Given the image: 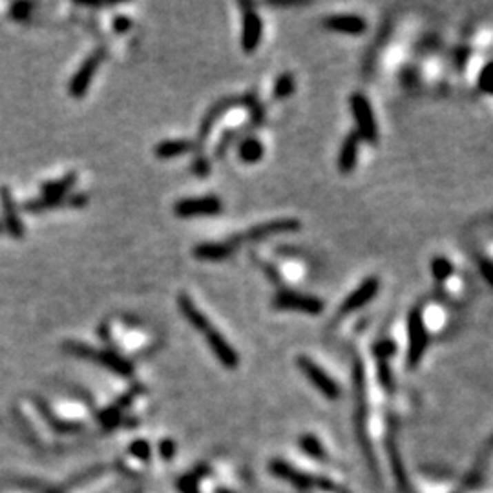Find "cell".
<instances>
[{"label": "cell", "instance_id": "6da1fadb", "mask_svg": "<svg viewBox=\"0 0 493 493\" xmlns=\"http://www.w3.org/2000/svg\"><path fill=\"white\" fill-rule=\"evenodd\" d=\"M64 349H66L70 354H75V356H81V359H88V360H97L104 365V368L112 369L115 373L119 374H132L134 371V365H132L125 356H121L119 353L115 351H110V349H94L86 345V343H79V342H66L64 343Z\"/></svg>", "mask_w": 493, "mask_h": 493}, {"label": "cell", "instance_id": "7a4b0ae2", "mask_svg": "<svg viewBox=\"0 0 493 493\" xmlns=\"http://www.w3.org/2000/svg\"><path fill=\"white\" fill-rule=\"evenodd\" d=\"M427 329L421 309H413L408 318V362L410 365H416L421 362L427 349Z\"/></svg>", "mask_w": 493, "mask_h": 493}, {"label": "cell", "instance_id": "3957f363", "mask_svg": "<svg viewBox=\"0 0 493 493\" xmlns=\"http://www.w3.org/2000/svg\"><path fill=\"white\" fill-rule=\"evenodd\" d=\"M103 59H104V52L103 50H99V52L88 55L86 61L79 66V70L75 72L72 81H70V86H68V92H70L72 97L81 99L86 95L90 84H92V79L95 77V72H97L101 63H103Z\"/></svg>", "mask_w": 493, "mask_h": 493}, {"label": "cell", "instance_id": "277c9868", "mask_svg": "<svg viewBox=\"0 0 493 493\" xmlns=\"http://www.w3.org/2000/svg\"><path fill=\"white\" fill-rule=\"evenodd\" d=\"M351 112H353L354 123H356V134L363 137L365 141H376V121H374V114L371 104L362 94H354L351 97Z\"/></svg>", "mask_w": 493, "mask_h": 493}, {"label": "cell", "instance_id": "5b68a950", "mask_svg": "<svg viewBox=\"0 0 493 493\" xmlns=\"http://www.w3.org/2000/svg\"><path fill=\"white\" fill-rule=\"evenodd\" d=\"M221 201L216 196L205 197H188V199H179L174 205V212L179 218H194V216H216L221 212Z\"/></svg>", "mask_w": 493, "mask_h": 493}, {"label": "cell", "instance_id": "8992f818", "mask_svg": "<svg viewBox=\"0 0 493 493\" xmlns=\"http://www.w3.org/2000/svg\"><path fill=\"white\" fill-rule=\"evenodd\" d=\"M276 309L283 311H298L305 314H320L323 311V301L314 298V296L298 294L294 291H281L274 298Z\"/></svg>", "mask_w": 493, "mask_h": 493}, {"label": "cell", "instance_id": "52a82bcc", "mask_svg": "<svg viewBox=\"0 0 493 493\" xmlns=\"http://www.w3.org/2000/svg\"><path fill=\"white\" fill-rule=\"evenodd\" d=\"M301 229V223L298 219L287 218V219H274V221H267V223H260L249 229L247 232L239 234L238 238L232 239L236 241H254V239H265L269 236H278V234L294 232V230Z\"/></svg>", "mask_w": 493, "mask_h": 493}, {"label": "cell", "instance_id": "ba28073f", "mask_svg": "<svg viewBox=\"0 0 493 493\" xmlns=\"http://www.w3.org/2000/svg\"><path fill=\"white\" fill-rule=\"evenodd\" d=\"M298 365H300L301 371L307 374V379L311 380L312 384L316 385L318 390L322 391L328 399H338L340 390H338L336 382H334L318 363H314L311 359H307V356H300V359H298Z\"/></svg>", "mask_w": 493, "mask_h": 493}, {"label": "cell", "instance_id": "9c48e42d", "mask_svg": "<svg viewBox=\"0 0 493 493\" xmlns=\"http://www.w3.org/2000/svg\"><path fill=\"white\" fill-rule=\"evenodd\" d=\"M263 37V24L260 15L249 6H245L243 13V32H241V50L245 53H254L258 50Z\"/></svg>", "mask_w": 493, "mask_h": 493}, {"label": "cell", "instance_id": "30bf717a", "mask_svg": "<svg viewBox=\"0 0 493 493\" xmlns=\"http://www.w3.org/2000/svg\"><path fill=\"white\" fill-rule=\"evenodd\" d=\"M379 287H380L379 278H374V276L368 278L362 285L356 287V289H354L345 300H343L342 307H340V312H342V314H349V312H354L359 311V309H362L365 303H369V301L376 296Z\"/></svg>", "mask_w": 493, "mask_h": 493}, {"label": "cell", "instance_id": "8fae6325", "mask_svg": "<svg viewBox=\"0 0 493 493\" xmlns=\"http://www.w3.org/2000/svg\"><path fill=\"white\" fill-rule=\"evenodd\" d=\"M205 334H207L205 338H207V342H208V345H210V349H212V353L216 354V359L223 363L227 369L238 368L239 356H238V353L234 351L232 345L227 342V338H225L223 334L218 331V329H214V328L208 329Z\"/></svg>", "mask_w": 493, "mask_h": 493}, {"label": "cell", "instance_id": "7c38bea8", "mask_svg": "<svg viewBox=\"0 0 493 493\" xmlns=\"http://www.w3.org/2000/svg\"><path fill=\"white\" fill-rule=\"evenodd\" d=\"M88 203V196L86 194H73V196L64 197H44L41 199H32L24 205V210L28 212H42L48 208H59V207H75L83 208Z\"/></svg>", "mask_w": 493, "mask_h": 493}, {"label": "cell", "instance_id": "4fadbf2b", "mask_svg": "<svg viewBox=\"0 0 493 493\" xmlns=\"http://www.w3.org/2000/svg\"><path fill=\"white\" fill-rule=\"evenodd\" d=\"M0 203H2V219H4L6 230L15 239H21L24 236V225L19 219L15 199L11 196L10 188H0Z\"/></svg>", "mask_w": 493, "mask_h": 493}, {"label": "cell", "instance_id": "5bb4252c", "mask_svg": "<svg viewBox=\"0 0 493 493\" xmlns=\"http://www.w3.org/2000/svg\"><path fill=\"white\" fill-rule=\"evenodd\" d=\"M323 26L336 33L345 35H362L368 30V24L359 15H334L323 21Z\"/></svg>", "mask_w": 493, "mask_h": 493}, {"label": "cell", "instance_id": "9a60e30c", "mask_svg": "<svg viewBox=\"0 0 493 493\" xmlns=\"http://www.w3.org/2000/svg\"><path fill=\"white\" fill-rule=\"evenodd\" d=\"M177 307H179V311H181L183 316L187 318V322L190 323L194 329H197V331L207 332L208 329L212 328L210 322H208V318L197 309L196 303L192 301V298H190L188 294H185V292H181V294L177 296Z\"/></svg>", "mask_w": 493, "mask_h": 493}, {"label": "cell", "instance_id": "2e32d148", "mask_svg": "<svg viewBox=\"0 0 493 493\" xmlns=\"http://www.w3.org/2000/svg\"><path fill=\"white\" fill-rule=\"evenodd\" d=\"M359 146H360V135L356 132L349 134L343 139V145L338 154V170L342 174H349L354 170L356 166V159H359Z\"/></svg>", "mask_w": 493, "mask_h": 493}, {"label": "cell", "instance_id": "e0dca14e", "mask_svg": "<svg viewBox=\"0 0 493 493\" xmlns=\"http://www.w3.org/2000/svg\"><path fill=\"white\" fill-rule=\"evenodd\" d=\"M236 249V243L229 241V243H201L196 245L192 250V254L199 260L205 261H219L229 258Z\"/></svg>", "mask_w": 493, "mask_h": 493}, {"label": "cell", "instance_id": "ac0fdd59", "mask_svg": "<svg viewBox=\"0 0 493 493\" xmlns=\"http://www.w3.org/2000/svg\"><path fill=\"white\" fill-rule=\"evenodd\" d=\"M236 104H239V99H223V101H219L216 106L208 110V114L205 115V119L201 121V126H199V134H197L199 135V141L207 139L210 130H212V126L216 125V121H218L227 110L236 106Z\"/></svg>", "mask_w": 493, "mask_h": 493}, {"label": "cell", "instance_id": "d6986e66", "mask_svg": "<svg viewBox=\"0 0 493 493\" xmlns=\"http://www.w3.org/2000/svg\"><path fill=\"white\" fill-rule=\"evenodd\" d=\"M196 148L192 141L187 139H170V141H161L159 145L156 146V154L159 159H168V157H176V156H183V154H188Z\"/></svg>", "mask_w": 493, "mask_h": 493}, {"label": "cell", "instance_id": "ffe728a7", "mask_svg": "<svg viewBox=\"0 0 493 493\" xmlns=\"http://www.w3.org/2000/svg\"><path fill=\"white\" fill-rule=\"evenodd\" d=\"M77 183V174H68V176L55 179V181H48L42 185V194L44 197H64L68 196V190Z\"/></svg>", "mask_w": 493, "mask_h": 493}, {"label": "cell", "instance_id": "44dd1931", "mask_svg": "<svg viewBox=\"0 0 493 493\" xmlns=\"http://www.w3.org/2000/svg\"><path fill=\"white\" fill-rule=\"evenodd\" d=\"M263 145L258 139H245L239 145V157L243 163H258L263 157Z\"/></svg>", "mask_w": 493, "mask_h": 493}, {"label": "cell", "instance_id": "7402d4cb", "mask_svg": "<svg viewBox=\"0 0 493 493\" xmlns=\"http://www.w3.org/2000/svg\"><path fill=\"white\" fill-rule=\"evenodd\" d=\"M294 90H296L294 77H292L291 73H283V75L278 77V81H276L274 84V97L285 99L289 97V95L294 94Z\"/></svg>", "mask_w": 493, "mask_h": 493}, {"label": "cell", "instance_id": "603a6c76", "mask_svg": "<svg viewBox=\"0 0 493 493\" xmlns=\"http://www.w3.org/2000/svg\"><path fill=\"white\" fill-rule=\"evenodd\" d=\"M431 274L435 276L439 281H446L453 274L452 261L447 260V258H442V256L435 258V260L431 261Z\"/></svg>", "mask_w": 493, "mask_h": 493}, {"label": "cell", "instance_id": "cb8c5ba5", "mask_svg": "<svg viewBox=\"0 0 493 493\" xmlns=\"http://www.w3.org/2000/svg\"><path fill=\"white\" fill-rule=\"evenodd\" d=\"M479 86H481L483 92L493 95V63L486 64V66L483 68L481 77H479Z\"/></svg>", "mask_w": 493, "mask_h": 493}, {"label": "cell", "instance_id": "d4e9b609", "mask_svg": "<svg viewBox=\"0 0 493 493\" xmlns=\"http://www.w3.org/2000/svg\"><path fill=\"white\" fill-rule=\"evenodd\" d=\"M32 10L33 4H30V2H15V4L11 6L10 15L13 17V19H17V21H22V19H28V17H30Z\"/></svg>", "mask_w": 493, "mask_h": 493}, {"label": "cell", "instance_id": "484cf974", "mask_svg": "<svg viewBox=\"0 0 493 493\" xmlns=\"http://www.w3.org/2000/svg\"><path fill=\"white\" fill-rule=\"evenodd\" d=\"M373 351H374V354L379 356V359L385 360V359H390V356H393L394 351H396V345H394L393 342H390V340H384V342L376 343Z\"/></svg>", "mask_w": 493, "mask_h": 493}, {"label": "cell", "instance_id": "4316f807", "mask_svg": "<svg viewBox=\"0 0 493 493\" xmlns=\"http://www.w3.org/2000/svg\"><path fill=\"white\" fill-rule=\"evenodd\" d=\"M132 28V21L128 19V17H125V15H121V17H117L114 21V30L117 33H126L128 30Z\"/></svg>", "mask_w": 493, "mask_h": 493}, {"label": "cell", "instance_id": "83f0119b", "mask_svg": "<svg viewBox=\"0 0 493 493\" xmlns=\"http://www.w3.org/2000/svg\"><path fill=\"white\" fill-rule=\"evenodd\" d=\"M192 170H194V174L196 176H207L208 174V170H210V166H208V163L203 159V157H199V159H196L194 161V166H192Z\"/></svg>", "mask_w": 493, "mask_h": 493}, {"label": "cell", "instance_id": "f1b7e54d", "mask_svg": "<svg viewBox=\"0 0 493 493\" xmlns=\"http://www.w3.org/2000/svg\"><path fill=\"white\" fill-rule=\"evenodd\" d=\"M481 272H483L484 280L488 281V285L493 289V263L492 261L484 260L483 263H481Z\"/></svg>", "mask_w": 493, "mask_h": 493}]
</instances>
